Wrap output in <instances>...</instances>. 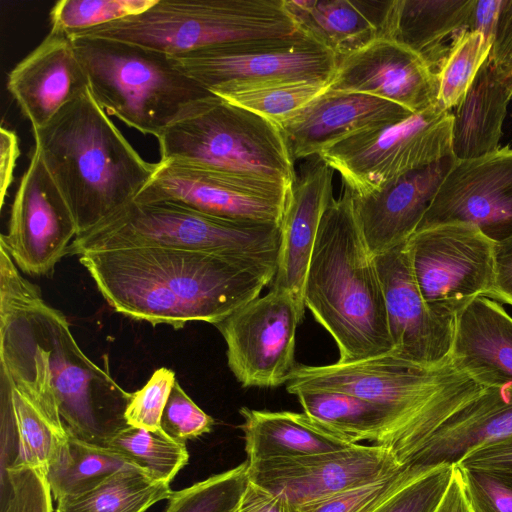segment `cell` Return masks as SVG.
I'll return each mask as SVG.
<instances>
[{
    "label": "cell",
    "instance_id": "obj_1",
    "mask_svg": "<svg viewBox=\"0 0 512 512\" xmlns=\"http://www.w3.org/2000/svg\"><path fill=\"white\" fill-rule=\"evenodd\" d=\"M98 290L118 313L174 329L213 325L259 297L277 263L158 247L79 256Z\"/></svg>",
    "mask_w": 512,
    "mask_h": 512
},
{
    "label": "cell",
    "instance_id": "obj_2",
    "mask_svg": "<svg viewBox=\"0 0 512 512\" xmlns=\"http://www.w3.org/2000/svg\"><path fill=\"white\" fill-rule=\"evenodd\" d=\"M32 131L34 149L72 212L77 236L134 201L157 166L139 155L90 90Z\"/></svg>",
    "mask_w": 512,
    "mask_h": 512
},
{
    "label": "cell",
    "instance_id": "obj_3",
    "mask_svg": "<svg viewBox=\"0 0 512 512\" xmlns=\"http://www.w3.org/2000/svg\"><path fill=\"white\" fill-rule=\"evenodd\" d=\"M304 304L332 336L340 362L392 350L375 256L359 226L354 196L328 205L317 233L304 287Z\"/></svg>",
    "mask_w": 512,
    "mask_h": 512
},
{
    "label": "cell",
    "instance_id": "obj_4",
    "mask_svg": "<svg viewBox=\"0 0 512 512\" xmlns=\"http://www.w3.org/2000/svg\"><path fill=\"white\" fill-rule=\"evenodd\" d=\"M0 306L19 319L43 354L62 421L72 436L104 446L127 426L130 393L84 354L65 315L44 301L1 244Z\"/></svg>",
    "mask_w": 512,
    "mask_h": 512
},
{
    "label": "cell",
    "instance_id": "obj_5",
    "mask_svg": "<svg viewBox=\"0 0 512 512\" xmlns=\"http://www.w3.org/2000/svg\"><path fill=\"white\" fill-rule=\"evenodd\" d=\"M308 387L347 392L389 409L402 426L396 454L401 465L444 421L485 389L451 357L429 367L390 352L321 366L296 365L287 391Z\"/></svg>",
    "mask_w": 512,
    "mask_h": 512
},
{
    "label": "cell",
    "instance_id": "obj_6",
    "mask_svg": "<svg viewBox=\"0 0 512 512\" xmlns=\"http://www.w3.org/2000/svg\"><path fill=\"white\" fill-rule=\"evenodd\" d=\"M72 41L95 101L142 134L157 138L191 105L213 94L161 51L99 37Z\"/></svg>",
    "mask_w": 512,
    "mask_h": 512
},
{
    "label": "cell",
    "instance_id": "obj_7",
    "mask_svg": "<svg viewBox=\"0 0 512 512\" xmlns=\"http://www.w3.org/2000/svg\"><path fill=\"white\" fill-rule=\"evenodd\" d=\"M156 139L160 160L288 189L297 179L280 129L214 94L191 105Z\"/></svg>",
    "mask_w": 512,
    "mask_h": 512
},
{
    "label": "cell",
    "instance_id": "obj_8",
    "mask_svg": "<svg viewBox=\"0 0 512 512\" xmlns=\"http://www.w3.org/2000/svg\"><path fill=\"white\" fill-rule=\"evenodd\" d=\"M280 244V224L231 220L170 202L134 200L77 236L68 254L158 247L277 263Z\"/></svg>",
    "mask_w": 512,
    "mask_h": 512
},
{
    "label": "cell",
    "instance_id": "obj_9",
    "mask_svg": "<svg viewBox=\"0 0 512 512\" xmlns=\"http://www.w3.org/2000/svg\"><path fill=\"white\" fill-rule=\"evenodd\" d=\"M284 0H157L146 11L73 35L141 45L176 56L221 44L298 33Z\"/></svg>",
    "mask_w": 512,
    "mask_h": 512
},
{
    "label": "cell",
    "instance_id": "obj_10",
    "mask_svg": "<svg viewBox=\"0 0 512 512\" xmlns=\"http://www.w3.org/2000/svg\"><path fill=\"white\" fill-rule=\"evenodd\" d=\"M453 115L435 104L407 119L354 134L318 156L355 196L452 158Z\"/></svg>",
    "mask_w": 512,
    "mask_h": 512
},
{
    "label": "cell",
    "instance_id": "obj_11",
    "mask_svg": "<svg viewBox=\"0 0 512 512\" xmlns=\"http://www.w3.org/2000/svg\"><path fill=\"white\" fill-rule=\"evenodd\" d=\"M177 68L210 92L228 86L278 81L330 84L339 58L300 31L171 56Z\"/></svg>",
    "mask_w": 512,
    "mask_h": 512
},
{
    "label": "cell",
    "instance_id": "obj_12",
    "mask_svg": "<svg viewBox=\"0 0 512 512\" xmlns=\"http://www.w3.org/2000/svg\"><path fill=\"white\" fill-rule=\"evenodd\" d=\"M415 281L438 313L456 318L478 296L493 299L495 242L475 225L444 223L415 232L407 241Z\"/></svg>",
    "mask_w": 512,
    "mask_h": 512
},
{
    "label": "cell",
    "instance_id": "obj_13",
    "mask_svg": "<svg viewBox=\"0 0 512 512\" xmlns=\"http://www.w3.org/2000/svg\"><path fill=\"white\" fill-rule=\"evenodd\" d=\"M303 316L288 292L271 289L214 325L226 343L228 367L243 387L287 383L296 367V329Z\"/></svg>",
    "mask_w": 512,
    "mask_h": 512
},
{
    "label": "cell",
    "instance_id": "obj_14",
    "mask_svg": "<svg viewBox=\"0 0 512 512\" xmlns=\"http://www.w3.org/2000/svg\"><path fill=\"white\" fill-rule=\"evenodd\" d=\"M289 190L276 183L160 160L135 201L170 202L216 217L280 224Z\"/></svg>",
    "mask_w": 512,
    "mask_h": 512
},
{
    "label": "cell",
    "instance_id": "obj_15",
    "mask_svg": "<svg viewBox=\"0 0 512 512\" xmlns=\"http://www.w3.org/2000/svg\"><path fill=\"white\" fill-rule=\"evenodd\" d=\"M78 235L72 212L34 149L16 190L3 245L19 269L51 277Z\"/></svg>",
    "mask_w": 512,
    "mask_h": 512
},
{
    "label": "cell",
    "instance_id": "obj_16",
    "mask_svg": "<svg viewBox=\"0 0 512 512\" xmlns=\"http://www.w3.org/2000/svg\"><path fill=\"white\" fill-rule=\"evenodd\" d=\"M450 222L475 225L495 243L512 236V147L453 159L415 232Z\"/></svg>",
    "mask_w": 512,
    "mask_h": 512
},
{
    "label": "cell",
    "instance_id": "obj_17",
    "mask_svg": "<svg viewBox=\"0 0 512 512\" xmlns=\"http://www.w3.org/2000/svg\"><path fill=\"white\" fill-rule=\"evenodd\" d=\"M402 466L384 446L353 444L335 452L248 462L247 474L249 481L284 495L300 507L384 477Z\"/></svg>",
    "mask_w": 512,
    "mask_h": 512
},
{
    "label": "cell",
    "instance_id": "obj_18",
    "mask_svg": "<svg viewBox=\"0 0 512 512\" xmlns=\"http://www.w3.org/2000/svg\"><path fill=\"white\" fill-rule=\"evenodd\" d=\"M380 276L390 353L423 366H436L451 357L456 318L435 311L415 281L407 241L375 255Z\"/></svg>",
    "mask_w": 512,
    "mask_h": 512
},
{
    "label": "cell",
    "instance_id": "obj_19",
    "mask_svg": "<svg viewBox=\"0 0 512 512\" xmlns=\"http://www.w3.org/2000/svg\"><path fill=\"white\" fill-rule=\"evenodd\" d=\"M328 89L371 95L416 114L437 104L438 79L418 53L381 37L340 58Z\"/></svg>",
    "mask_w": 512,
    "mask_h": 512
},
{
    "label": "cell",
    "instance_id": "obj_20",
    "mask_svg": "<svg viewBox=\"0 0 512 512\" xmlns=\"http://www.w3.org/2000/svg\"><path fill=\"white\" fill-rule=\"evenodd\" d=\"M412 113L367 94L327 90L282 124L293 160L319 156L334 144L363 131L401 122Z\"/></svg>",
    "mask_w": 512,
    "mask_h": 512
},
{
    "label": "cell",
    "instance_id": "obj_21",
    "mask_svg": "<svg viewBox=\"0 0 512 512\" xmlns=\"http://www.w3.org/2000/svg\"><path fill=\"white\" fill-rule=\"evenodd\" d=\"M0 469L29 466L47 473L69 436L54 397L0 369Z\"/></svg>",
    "mask_w": 512,
    "mask_h": 512
},
{
    "label": "cell",
    "instance_id": "obj_22",
    "mask_svg": "<svg viewBox=\"0 0 512 512\" xmlns=\"http://www.w3.org/2000/svg\"><path fill=\"white\" fill-rule=\"evenodd\" d=\"M7 90L32 129L49 122L66 104L89 90L72 38L50 30L7 77Z\"/></svg>",
    "mask_w": 512,
    "mask_h": 512
},
{
    "label": "cell",
    "instance_id": "obj_23",
    "mask_svg": "<svg viewBox=\"0 0 512 512\" xmlns=\"http://www.w3.org/2000/svg\"><path fill=\"white\" fill-rule=\"evenodd\" d=\"M333 170L319 157L311 161L287 194L277 270L271 289L288 292L302 314L304 287L322 217L333 200Z\"/></svg>",
    "mask_w": 512,
    "mask_h": 512
},
{
    "label": "cell",
    "instance_id": "obj_24",
    "mask_svg": "<svg viewBox=\"0 0 512 512\" xmlns=\"http://www.w3.org/2000/svg\"><path fill=\"white\" fill-rule=\"evenodd\" d=\"M453 159L407 173L369 195H353L359 226L374 256L415 233Z\"/></svg>",
    "mask_w": 512,
    "mask_h": 512
},
{
    "label": "cell",
    "instance_id": "obj_25",
    "mask_svg": "<svg viewBox=\"0 0 512 512\" xmlns=\"http://www.w3.org/2000/svg\"><path fill=\"white\" fill-rule=\"evenodd\" d=\"M451 358L481 386L512 387V316L478 296L457 314Z\"/></svg>",
    "mask_w": 512,
    "mask_h": 512
},
{
    "label": "cell",
    "instance_id": "obj_26",
    "mask_svg": "<svg viewBox=\"0 0 512 512\" xmlns=\"http://www.w3.org/2000/svg\"><path fill=\"white\" fill-rule=\"evenodd\" d=\"M512 434V387H487L446 421L405 466L457 464L470 450Z\"/></svg>",
    "mask_w": 512,
    "mask_h": 512
},
{
    "label": "cell",
    "instance_id": "obj_27",
    "mask_svg": "<svg viewBox=\"0 0 512 512\" xmlns=\"http://www.w3.org/2000/svg\"><path fill=\"white\" fill-rule=\"evenodd\" d=\"M392 0H284L297 29L339 59L385 35Z\"/></svg>",
    "mask_w": 512,
    "mask_h": 512
},
{
    "label": "cell",
    "instance_id": "obj_28",
    "mask_svg": "<svg viewBox=\"0 0 512 512\" xmlns=\"http://www.w3.org/2000/svg\"><path fill=\"white\" fill-rule=\"evenodd\" d=\"M295 395L307 414L330 432L358 444L369 441L391 450L396 458L402 426L386 407L353 394L326 388H299Z\"/></svg>",
    "mask_w": 512,
    "mask_h": 512
},
{
    "label": "cell",
    "instance_id": "obj_29",
    "mask_svg": "<svg viewBox=\"0 0 512 512\" xmlns=\"http://www.w3.org/2000/svg\"><path fill=\"white\" fill-rule=\"evenodd\" d=\"M475 1L392 0L384 37L418 53L437 73L449 51L446 40L469 30Z\"/></svg>",
    "mask_w": 512,
    "mask_h": 512
},
{
    "label": "cell",
    "instance_id": "obj_30",
    "mask_svg": "<svg viewBox=\"0 0 512 512\" xmlns=\"http://www.w3.org/2000/svg\"><path fill=\"white\" fill-rule=\"evenodd\" d=\"M248 462L335 452L354 443L325 429L307 414L241 407Z\"/></svg>",
    "mask_w": 512,
    "mask_h": 512
},
{
    "label": "cell",
    "instance_id": "obj_31",
    "mask_svg": "<svg viewBox=\"0 0 512 512\" xmlns=\"http://www.w3.org/2000/svg\"><path fill=\"white\" fill-rule=\"evenodd\" d=\"M511 98L510 91L487 60L465 97L452 111L455 159H474L499 148Z\"/></svg>",
    "mask_w": 512,
    "mask_h": 512
},
{
    "label": "cell",
    "instance_id": "obj_32",
    "mask_svg": "<svg viewBox=\"0 0 512 512\" xmlns=\"http://www.w3.org/2000/svg\"><path fill=\"white\" fill-rule=\"evenodd\" d=\"M172 492L170 483L133 467L57 500L55 512H146L155 503L169 499Z\"/></svg>",
    "mask_w": 512,
    "mask_h": 512
},
{
    "label": "cell",
    "instance_id": "obj_33",
    "mask_svg": "<svg viewBox=\"0 0 512 512\" xmlns=\"http://www.w3.org/2000/svg\"><path fill=\"white\" fill-rule=\"evenodd\" d=\"M133 467L136 466L109 448L80 440L69 433L51 460L46 476L52 496L57 501L83 492L120 470Z\"/></svg>",
    "mask_w": 512,
    "mask_h": 512
},
{
    "label": "cell",
    "instance_id": "obj_34",
    "mask_svg": "<svg viewBox=\"0 0 512 512\" xmlns=\"http://www.w3.org/2000/svg\"><path fill=\"white\" fill-rule=\"evenodd\" d=\"M329 85L312 81H278L222 87L211 93L265 118L279 128L326 92Z\"/></svg>",
    "mask_w": 512,
    "mask_h": 512
},
{
    "label": "cell",
    "instance_id": "obj_35",
    "mask_svg": "<svg viewBox=\"0 0 512 512\" xmlns=\"http://www.w3.org/2000/svg\"><path fill=\"white\" fill-rule=\"evenodd\" d=\"M152 477L168 483L188 463L185 442L162 429L151 431L127 425L104 445Z\"/></svg>",
    "mask_w": 512,
    "mask_h": 512
},
{
    "label": "cell",
    "instance_id": "obj_36",
    "mask_svg": "<svg viewBox=\"0 0 512 512\" xmlns=\"http://www.w3.org/2000/svg\"><path fill=\"white\" fill-rule=\"evenodd\" d=\"M493 44L477 31H462L450 43L437 71V104L454 109L465 97L479 70L488 60Z\"/></svg>",
    "mask_w": 512,
    "mask_h": 512
},
{
    "label": "cell",
    "instance_id": "obj_37",
    "mask_svg": "<svg viewBox=\"0 0 512 512\" xmlns=\"http://www.w3.org/2000/svg\"><path fill=\"white\" fill-rule=\"evenodd\" d=\"M247 460L187 488L173 491L165 512H234L247 486Z\"/></svg>",
    "mask_w": 512,
    "mask_h": 512
},
{
    "label": "cell",
    "instance_id": "obj_38",
    "mask_svg": "<svg viewBox=\"0 0 512 512\" xmlns=\"http://www.w3.org/2000/svg\"><path fill=\"white\" fill-rule=\"evenodd\" d=\"M157 0H60L50 11L51 29L73 35L140 14Z\"/></svg>",
    "mask_w": 512,
    "mask_h": 512
},
{
    "label": "cell",
    "instance_id": "obj_39",
    "mask_svg": "<svg viewBox=\"0 0 512 512\" xmlns=\"http://www.w3.org/2000/svg\"><path fill=\"white\" fill-rule=\"evenodd\" d=\"M455 466L414 465L410 476L373 512H428L444 494Z\"/></svg>",
    "mask_w": 512,
    "mask_h": 512
},
{
    "label": "cell",
    "instance_id": "obj_40",
    "mask_svg": "<svg viewBox=\"0 0 512 512\" xmlns=\"http://www.w3.org/2000/svg\"><path fill=\"white\" fill-rule=\"evenodd\" d=\"M0 512H53L46 473L29 466L0 469Z\"/></svg>",
    "mask_w": 512,
    "mask_h": 512
},
{
    "label": "cell",
    "instance_id": "obj_41",
    "mask_svg": "<svg viewBox=\"0 0 512 512\" xmlns=\"http://www.w3.org/2000/svg\"><path fill=\"white\" fill-rule=\"evenodd\" d=\"M413 466L299 507L300 512H373L412 473Z\"/></svg>",
    "mask_w": 512,
    "mask_h": 512
},
{
    "label": "cell",
    "instance_id": "obj_42",
    "mask_svg": "<svg viewBox=\"0 0 512 512\" xmlns=\"http://www.w3.org/2000/svg\"><path fill=\"white\" fill-rule=\"evenodd\" d=\"M176 380L169 368L155 370L141 389L130 393L124 413L127 425L160 430L162 414Z\"/></svg>",
    "mask_w": 512,
    "mask_h": 512
},
{
    "label": "cell",
    "instance_id": "obj_43",
    "mask_svg": "<svg viewBox=\"0 0 512 512\" xmlns=\"http://www.w3.org/2000/svg\"><path fill=\"white\" fill-rule=\"evenodd\" d=\"M458 468L474 512H512V474Z\"/></svg>",
    "mask_w": 512,
    "mask_h": 512
},
{
    "label": "cell",
    "instance_id": "obj_44",
    "mask_svg": "<svg viewBox=\"0 0 512 512\" xmlns=\"http://www.w3.org/2000/svg\"><path fill=\"white\" fill-rule=\"evenodd\" d=\"M213 418L205 413L176 380L161 418V429L173 439L185 442L209 433Z\"/></svg>",
    "mask_w": 512,
    "mask_h": 512
},
{
    "label": "cell",
    "instance_id": "obj_45",
    "mask_svg": "<svg viewBox=\"0 0 512 512\" xmlns=\"http://www.w3.org/2000/svg\"><path fill=\"white\" fill-rule=\"evenodd\" d=\"M488 62L512 95V0L502 2Z\"/></svg>",
    "mask_w": 512,
    "mask_h": 512
},
{
    "label": "cell",
    "instance_id": "obj_46",
    "mask_svg": "<svg viewBox=\"0 0 512 512\" xmlns=\"http://www.w3.org/2000/svg\"><path fill=\"white\" fill-rule=\"evenodd\" d=\"M456 465L460 468L512 474V434L470 450Z\"/></svg>",
    "mask_w": 512,
    "mask_h": 512
},
{
    "label": "cell",
    "instance_id": "obj_47",
    "mask_svg": "<svg viewBox=\"0 0 512 512\" xmlns=\"http://www.w3.org/2000/svg\"><path fill=\"white\" fill-rule=\"evenodd\" d=\"M234 512H300V509L284 495L248 481Z\"/></svg>",
    "mask_w": 512,
    "mask_h": 512
},
{
    "label": "cell",
    "instance_id": "obj_48",
    "mask_svg": "<svg viewBox=\"0 0 512 512\" xmlns=\"http://www.w3.org/2000/svg\"><path fill=\"white\" fill-rule=\"evenodd\" d=\"M493 299L512 306V236L495 243Z\"/></svg>",
    "mask_w": 512,
    "mask_h": 512
},
{
    "label": "cell",
    "instance_id": "obj_49",
    "mask_svg": "<svg viewBox=\"0 0 512 512\" xmlns=\"http://www.w3.org/2000/svg\"><path fill=\"white\" fill-rule=\"evenodd\" d=\"M20 155L19 141L13 130L0 129V202L4 205L8 189L13 183L14 170Z\"/></svg>",
    "mask_w": 512,
    "mask_h": 512
},
{
    "label": "cell",
    "instance_id": "obj_50",
    "mask_svg": "<svg viewBox=\"0 0 512 512\" xmlns=\"http://www.w3.org/2000/svg\"><path fill=\"white\" fill-rule=\"evenodd\" d=\"M503 0H476L469 22V30L481 33L492 43L498 26Z\"/></svg>",
    "mask_w": 512,
    "mask_h": 512
},
{
    "label": "cell",
    "instance_id": "obj_51",
    "mask_svg": "<svg viewBox=\"0 0 512 512\" xmlns=\"http://www.w3.org/2000/svg\"><path fill=\"white\" fill-rule=\"evenodd\" d=\"M428 512H474L465 492L461 472L457 465L444 494Z\"/></svg>",
    "mask_w": 512,
    "mask_h": 512
}]
</instances>
